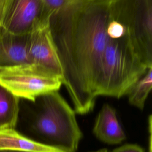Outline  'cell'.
<instances>
[{
	"instance_id": "1",
	"label": "cell",
	"mask_w": 152,
	"mask_h": 152,
	"mask_svg": "<svg viewBox=\"0 0 152 152\" xmlns=\"http://www.w3.org/2000/svg\"><path fill=\"white\" fill-rule=\"evenodd\" d=\"M112 0H77L53 12L49 27L74 110L94 107Z\"/></svg>"
},
{
	"instance_id": "2",
	"label": "cell",
	"mask_w": 152,
	"mask_h": 152,
	"mask_svg": "<svg viewBox=\"0 0 152 152\" xmlns=\"http://www.w3.org/2000/svg\"><path fill=\"white\" fill-rule=\"evenodd\" d=\"M15 129L24 136L63 152H75L82 132L75 112L58 91L20 99Z\"/></svg>"
},
{
	"instance_id": "3",
	"label": "cell",
	"mask_w": 152,
	"mask_h": 152,
	"mask_svg": "<svg viewBox=\"0 0 152 152\" xmlns=\"http://www.w3.org/2000/svg\"><path fill=\"white\" fill-rule=\"evenodd\" d=\"M148 68L134 49L128 33L107 34L96 87V97L119 99L126 95Z\"/></svg>"
},
{
	"instance_id": "4",
	"label": "cell",
	"mask_w": 152,
	"mask_h": 152,
	"mask_svg": "<svg viewBox=\"0 0 152 152\" xmlns=\"http://www.w3.org/2000/svg\"><path fill=\"white\" fill-rule=\"evenodd\" d=\"M110 14L125 27L143 62L152 67V0H112Z\"/></svg>"
},
{
	"instance_id": "5",
	"label": "cell",
	"mask_w": 152,
	"mask_h": 152,
	"mask_svg": "<svg viewBox=\"0 0 152 152\" xmlns=\"http://www.w3.org/2000/svg\"><path fill=\"white\" fill-rule=\"evenodd\" d=\"M0 84L20 99L34 102L39 96L58 91L62 77L31 63L0 66Z\"/></svg>"
},
{
	"instance_id": "6",
	"label": "cell",
	"mask_w": 152,
	"mask_h": 152,
	"mask_svg": "<svg viewBox=\"0 0 152 152\" xmlns=\"http://www.w3.org/2000/svg\"><path fill=\"white\" fill-rule=\"evenodd\" d=\"M52 14L43 0H8L2 28L14 34H28L49 22Z\"/></svg>"
},
{
	"instance_id": "7",
	"label": "cell",
	"mask_w": 152,
	"mask_h": 152,
	"mask_svg": "<svg viewBox=\"0 0 152 152\" xmlns=\"http://www.w3.org/2000/svg\"><path fill=\"white\" fill-rule=\"evenodd\" d=\"M27 50L30 63L46 68L62 78V68L51 34L49 21L29 33Z\"/></svg>"
},
{
	"instance_id": "8",
	"label": "cell",
	"mask_w": 152,
	"mask_h": 152,
	"mask_svg": "<svg viewBox=\"0 0 152 152\" xmlns=\"http://www.w3.org/2000/svg\"><path fill=\"white\" fill-rule=\"evenodd\" d=\"M28 34H14L0 29V66L30 63Z\"/></svg>"
},
{
	"instance_id": "9",
	"label": "cell",
	"mask_w": 152,
	"mask_h": 152,
	"mask_svg": "<svg viewBox=\"0 0 152 152\" xmlns=\"http://www.w3.org/2000/svg\"><path fill=\"white\" fill-rule=\"evenodd\" d=\"M93 132L97 138L108 144H118L126 138L115 110L107 103L103 105L99 112Z\"/></svg>"
},
{
	"instance_id": "10",
	"label": "cell",
	"mask_w": 152,
	"mask_h": 152,
	"mask_svg": "<svg viewBox=\"0 0 152 152\" xmlns=\"http://www.w3.org/2000/svg\"><path fill=\"white\" fill-rule=\"evenodd\" d=\"M0 150L32 152H63L40 144L19 133L15 129L0 130Z\"/></svg>"
},
{
	"instance_id": "11",
	"label": "cell",
	"mask_w": 152,
	"mask_h": 152,
	"mask_svg": "<svg viewBox=\"0 0 152 152\" xmlns=\"http://www.w3.org/2000/svg\"><path fill=\"white\" fill-rule=\"evenodd\" d=\"M20 99L0 84V130L15 129Z\"/></svg>"
},
{
	"instance_id": "12",
	"label": "cell",
	"mask_w": 152,
	"mask_h": 152,
	"mask_svg": "<svg viewBox=\"0 0 152 152\" xmlns=\"http://www.w3.org/2000/svg\"><path fill=\"white\" fill-rule=\"evenodd\" d=\"M152 88V67L131 87L127 94L130 104L143 110L145 101Z\"/></svg>"
},
{
	"instance_id": "13",
	"label": "cell",
	"mask_w": 152,
	"mask_h": 152,
	"mask_svg": "<svg viewBox=\"0 0 152 152\" xmlns=\"http://www.w3.org/2000/svg\"><path fill=\"white\" fill-rule=\"evenodd\" d=\"M76 1L77 0H43L46 5L52 13L65 8Z\"/></svg>"
},
{
	"instance_id": "14",
	"label": "cell",
	"mask_w": 152,
	"mask_h": 152,
	"mask_svg": "<svg viewBox=\"0 0 152 152\" xmlns=\"http://www.w3.org/2000/svg\"><path fill=\"white\" fill-rule=\"evenodd\" d=\"M111 152H145L139 145L133 144L123 145L118 148L113 150Z\"/></svg>"
},
{
	"instance_id": "15",
	"label": "cell",
	"mask_w": 152,
	"mask_h": 152,
	"mask_svg": "<svg viewBox=\"0 0 152 152\" xmlns=\"http://www.w3.org/2000/svg\"><path fill=\"white\" fill-rule=\"evenodd\" d=\"M8 2V0H0V29L2 28Z\"/></svg>"
},
{
	"instance_id": "16",
	"label": "cell",
	"mask_w": 152,
	"mask_h": 152,
	"mask_svg": "<svg viewBox=\"0 0 152 152\" xmlns=\"http://www.w3.org/2000/svg\"><path fill=\"white\" fill-rule=\"evenodd\" d=\"M0 152H32V151H17V150H0Z\"/></svg>"
},
{
	"instance_id": "17",
	"label": "cell",
	"mask_w": 152,
	"mask_h": 152,
	"mask_svg": "<svg viewBox=\"0 0 152 152\" xmlns=\"http://www.w3.org/2000/svg\"><path fill=\"white\" fill-rule=\"evenodd\" d=\"M93 152H109V151L106 148H102V149H100L96 151H93Z\"/></svg>"
},
{
	"instance_id": "18",
	"label": "cell",
	"mask_w": 152,
	"mask_h": 152,
	"mask_svg": "<svg viewBox=\"0 0 152 152\" xmlns=\"http://www.w3.org/2000/svg\"><path fill=\"white\" fill-rule=\"evenodd\" d=\"M148 152H152V151H148Z\"/></svg>"
}]
</instances>
